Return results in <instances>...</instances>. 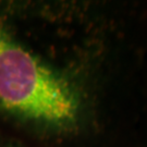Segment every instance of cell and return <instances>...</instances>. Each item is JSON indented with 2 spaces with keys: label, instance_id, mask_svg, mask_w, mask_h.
<instances>
[{
  "label": "cell",
  "instance_id": "1",
  "mask_svg": "<svg viewBox=\"0 0 147 147\" xmlns=\"http://www.w3.org/2000/svg\"><path fill=\"white\" fill-rule=\"evenodd\" d=\"M75 85L0 26V108L19 120L55 131L74 129L81 115Z\"/></svg>",
  "mask_w": 147,
  "mask_h": 147
}]
</instances>
